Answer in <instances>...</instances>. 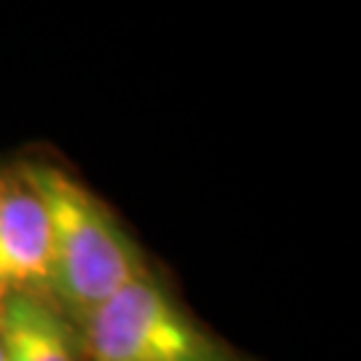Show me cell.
I'll return each instance as SVG.
<instances>
[{
  "label": "cell",
  "mask_w": 361,
  "mask_h": 361,
  "mask_svg": "<svg viewBox=\"0 0 361 361\" xmlns=\"http://www.w3.org/2000/svg\"><path fill=\"white\" fill-rule=\"evenodd\" d=\"M3 361H83L80 329L49 297L13 292L0 300Z\"/></svg>",
  "instance_id": "cell-4"
},
{
  "label": "cell",
  "mask_w": 361,
  "mask_h": 361,
  "mask_svg": "<svg viewBox=\"0 0 361 361\" xmlns=\"http://www.w3.org/2000/svg\"><path fill=\"white\" fill-rule=\"evenodd\" d=\"M0 361H3V350H0Z\"/></svg>",
  "instance_id": "cell-5"
},
{
  "label": "cell",
  "mask_w": 361,
  "mask_h": 361,
  "mask_svg": "<svg viewBox=\"0 0 361 361\" xmlns=\"http://www.w3.org/2000/svg\"><path fill=\"white\" fill-rule=\"evenodd\" d=\"M16 169L51 225V302L80 329L102 302L147 273L142 257L102 201L67 171L40 161Z\"/></svg>",
  "instance_id": "cell-1"
},
{
  "label": "cell",
  "mask_w": 361,
  "mask_h": 361,
  "mask_svg": "<svg viewBox=\"0 0 361 361\" xmlns=\"http://www.w3.org/2000/svg\"><path fill=\"white\" fill-rule=\"evenodd\" d=\"M83 361H241L174 302L150 273L102 302L80 326Z\"/></svg>",
  "instance_id": "cell-2"
},
{
  "label": "cell",
  "mask_w": 361,
  "mask_h": 361,
  "mask_svg": "<svg viewBox=\"0 0 361 361\" xmlns=\"http://www.w3.org/2000/svg\"><path fill=\"white\" fill-rule=\"evenodd\" d=\"M3 297H6V295H3V292H0V300H3Z\"/></svg>",
  "instance_id": "cell-6"
},
{
  "label": "cell",
  "mask_w": 361,
  "mask_h": 361,
  "mask_svg": "<svg viewBox=\"0 0 361 361\" xmlns=\"http://www.w3.org/2000/svg\"><path fill=\"white\" fill-rule=\"evenodd\" d=\"M0 292L51 300V225L19 169L0 174Z\"/></svg>",
  "instance_id": "cell-3"
}]
</instances>
